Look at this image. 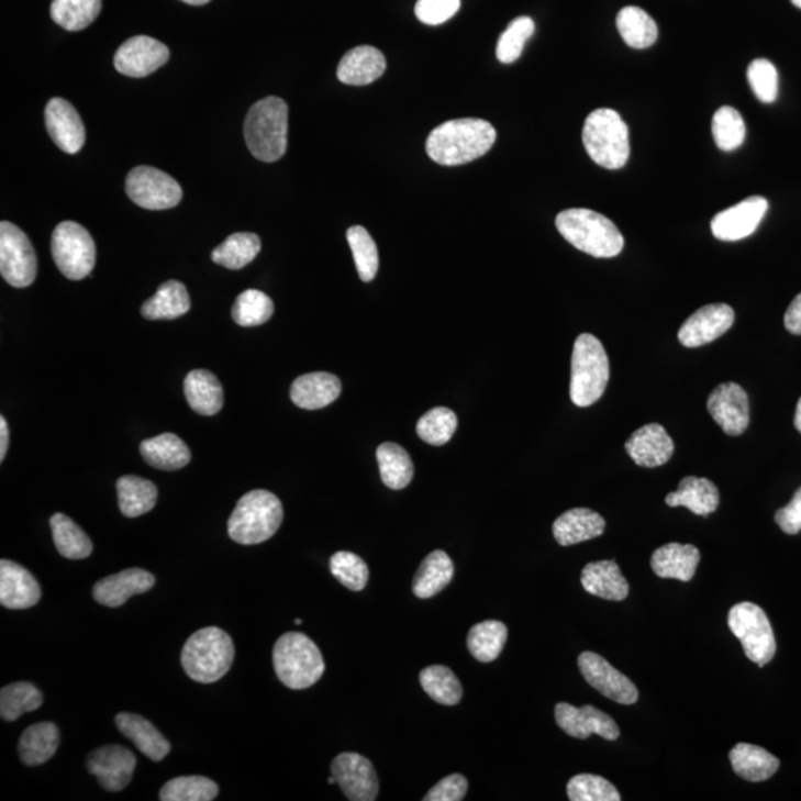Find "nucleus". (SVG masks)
I'll return each instance as SVG.
<instances>
[{"label":"nucleus","instance_id":"nucleus-1","mask_svg":"<svg viewBox=\"0 0 801 801\" xmlns=\"http://www.w3.org/2000/svg\"><path fill=\"white\" fill-rule=\"evenodd\" d=\"M496 130L482 119H455L436 126L426 140V154L436 164L456 167L481 158L493 147Z\"/></svg>","mask_w":801,"mask_h":801},{"label":"nucleus","instance_id":"nucleus-2","mask_svg":"<svg viewBox=\"0 0 801 801\" xmlns=\"http://www.w3.org/2000/svg\"><path fill=\"white\" fill-rule=\"evenodd\" d=\"M555 226L567 243L592 257H616L625 245L612 220L587 208L561 211L555 219Z\"/></svg>","mask_w":801,"mask_h":801},{"label":"nucleus","instance_id":"nucleus-3","mask_svg":"<svg viewBox=\"0 0 801 801\" xmlns=\"http://www.w3.org/2000/svg\"><path fill=\"white\" fill-rule=\"evenodd\" d=\"M245 142L254 158L275 163L288 146V105L278 97H266L248 110L244 124Z\"/></svg>","mask_w":801,"mask_h":801},{"label":"nucleus","instance_id":"nucleus-4","mask_svg":"<svg viewBox=\"0 0 801 801\" xmlns=\"http://www.w3.org/2000/svg\"><path fill=\"white\" fill-rule=\"evenodd\" d=\"M281 500L267 490H253L236 503L227 523L229 537L241 545L269 541L281 527Z\"/></svg>","mask_w":801,"mask_h":801},{"label":"nucleus","instance_id":"nucleus-5","mask_svg":"<svg viewBox=\"0 0 801 801\" xmlns=\"http://www.w3.org/2000/svg\"><path fill=\"white\" fill-rule=\"evenodd\" d=\"M235 659L231 635L218 626L197 631L186 642L181 665L192 680L210 685L226 676Z\"/></svg>","mask_w":801,"mask_h":801},{"label":"nucleus","instance_id":"nucleus-6","mask_svg":"<svg viewBox=\"0 0 801 801\" xmlns=\"http://www.w3.org/2000/svg\"><path fill=\"white\" fill-rule=\"evenodd\" d=\"M589 158L605 169H621L630 159V131L612 109L589 113L582 133Z\"/></svg>","mask_w":801,"mask_h":801},{"label":"nucleus","instance_id":"nucleus-7","mask_svg":"<svg viewBox=\"0 0 801 801\" xmlns=\"http://www.w3.org/2000/svg\"><path fill=\"white\" fill-rule=\"evenodd\" d=\"M609 377L610 364L604 346L592 334H580L571 356L570 398L574 404H596L608 388Z\"/></svg>","mask_w":801,"mask_h":801},{"label":"nucleus","instance_id":"nucleus-8","mask_svg":"<svg viewBox=\"0 0 801 801\" xmlns=\"http://www.w3.org/2000/svg\"><path fill=\"white\" fill-rule=\"evenodd\" d=\"M274 668L283 686L302 690L321 680L325 663L320 648L308 635L287 633L275 644Z\"/></svg>","mask_w":801,"mask_h":801},{"label":"nucleus","instance_id":"nucleus-9","mask_svg":"<svg viewBox=\"0 0 801 801\" xmlns=\"http://www.w3.org/2000/svg\"><path fill=\"white\" fill-rule=\"evenodd\" d=\"M728 628L739 638L745 655L758 667H765L777 653L774 630L760 605L739 603L733 605L727 618Z\"/></svg>","mask_w":801,"mask_h":801},{"label":"nucleus","instance_id":"nucleus-10","mask_svg":"<svg viewBox=\"0 0 801 801\" xmlns=\"http://www.w3.org/2000/svg\"><path fill=\"white\" fill-rule=\"evenodd\" d=\"M51 252L59 272L71 281H80L92 272L96 265V244L84 226L63 222L54 229Z\"/></svg>","mask_w":801,"mask_h":801},{"label":"nucleus","instance_id":"nucleus-11","mask_svg":"<svg viewBox=\"0 0 801 801\" xmlns=\"http://www.w3.org/2000/svg\"><path fill=\"white\" fill-rule=\"evenodd\" d=\"M0 274L16 288L32 286L37 275V257L32 243L10 222L0 223Z\"/></svg>","mask_w":801,"mask_h":801},{"label":"nucleus","instance_id":"nucleus-12","mask_svg":"<svg viewBox=\"0 0 801 801\" xmlns=\"http://www.w3.org/2000/svg\"><path fill=\"white\" fill-rule=\"evenodd\" d=\"M125 188L131 201L152 211L174 208L183 198V190L177 180L154 167L131 169Z\"/></svg>","mask_w":801,"mask_h":801},{"label":"nucleus","instance_id":"nucleus-13","mask_svg":"<svg viewBox=\"0 0 801 801\" xmlns=\"http://www.w3.org/2000/svg\"><path fill=\"white\" fill-rule=\"evenodd\" d=\"M578 664L588 685L599 690L605 698L622 703V705H633L637 702L638 690L634 682L619 672L603 656L593 652H583L580 653Z\"/></svg>","mask_w":801,"mask_h":801},{"label":"nucleus","instance_id":"nucleus-14","mask_svg":"<svg viewBox=\"0 0 801 801\" xmlns=\"http://www.w3.org/2000/svg\"><path fill=\"white\" fill-rule=\"evenodd\" d=\"M332 775L352 801H375L379 794L375 766L361 754H338L332 763Z\"/></svg>","mask_w":801,"mask_h":801},{"label":"nucleus","instance_id":"nucleus-15","mask_svg":"<svg viewBox=\"0 0 801 801\" xmlns=\"http://www.w3.org/2000/svg\"><path fill=\"white\" fill-rule=\"evenodd\" d=\"M137 767V760L129 748L122 745H105L89 753L87 769L99 779L105 791L118 792L129 787Z\"/></svg>","mask_w":801,"mask_h":801},{"label":"nucleus","instance_id":"nucleus-16","mask_svg":"<svg viewBox=\"0 0 801 801\" xmlns=\"http://www.w3.org/2000/svg\"><path fill=\"white\" fill-rule=\"evenodd\" d=\"M708 411L723 432L739 436L749 425V402L742 386L728 381L719 385L708 397Z\"/></svg>","mask_w":801,"mask_h":801},{"label":"nucleus","instance_id":"nucleus-17","mask_svg":"<svg viewBox=\"0 0 801 801\" xmlns=\"http://www.w3.org/2000/svg\"><path fill=\"white\" fill-rule=\"evenodd\" d=\"M169 49L163 42L148 36H135L124 42L114 55L119 74L130 78H144L168 62Z\"/></svg>","mask_w":801,"mask_h":801},{"label":"nucleus","instance_id":"nucleus-18","mask_svg":"<svg viewBox=\"0 0 801 801\" xmlns=\"http://www.w3.org/2000/svg\"><path fill=\"white\" fill-rule=\"evenodd\" d=\"M555 722L567 735L578 737V739L599 735L608 741H616L621 735L616 722L605 712L592 705L576 708L570 703H558L555 707Z\"/></svg>","mask_w":801,"mask_h":801},{"label":"nucleus","instance_id":"nucleus-19","mask_svg":"<svg viewBox=\"0 0 801 801\" xmlns=\"http://www.w3.org/2000/svg\"><path fill=\"white\" fill-rule=\"evenodd\" d=\"M769 202L761 197L745 199L736 205L727 208L712 219V235L720 241L733 243L744 237L752 236L760 226L763 218L767 213Z\"/></svg>","mask_w":801,"mask_h":801},{"label":"nucleus","instance_id":"nucleus-20","mask_svg":"<svg viewBox=\"0 0 801 801\" xmlns=\"http://www.w3.org/2000/svg\"><path fill=\"white\" fill-rule=\"evenodd\" d=\"M733 322H735V311L728 304H707L698 309L681 325L678 341L686 347L708 345L727 333Z\"/></svg>","mask_w":801,"mask_h":801},{"label":"nucleus","instance_id":"nucleus-21","mask_svg":"<svg viewBox=\"0 0 801 801\" xmlns=\"http://www.w3.org/2000/svg\"><path fill=\"white\" fill-rule=\"evenodd\" d=\"M45 124L51 140L66 154H78L85 144V126L74 105L65 99H53L46 104Z\"/></svg>","mask_w":801,"mask_h":801},{"label":"nucleus","instance_id":"nucleus-22","mask_svg":"<svg viewBox=\"0 0 801 801\" xmlns=\"http://www.w3.org/2000/svg\"><path fill=\"white\" fill-rule=\"evenodd\" d=\"M625 450L631 459L643 468H658L674 455V441L659 423H648L635 431L626 441Z\"/></svg>","mask_w":801,"mask_h":801},{"label":"nucleus","instance_id":"nucleus-23","mask_svg":"<svg viewBox=\"0 0 801 801\" xmlns=\"http://www.w3.org/2000/svg\"><path fill=\"white\" fill-rule=\"evenodd\" d=\"M42 591L35 576L10 559L0 561V603L3 608L23 610L40 603Z\"/></svg>","mask_w":801,"mask_h":801},{"label":"nucleus","instance_id":"nucleus-24","mask_svg":"<svg viewBox=\"0 0 801 801\" xmlns=\"http://www.w3.org/2000/svg\"><path fill=\"white\" fill-rule=\"evenodd\" d=\"M155 582V576L146 570L126 569L99 580L92 588V597L105 608H121L131 597L151 591Z\"/></svg>","mask_w":801,"mask_h":801},{"label":"nucleus","instance_id":"nucleus-25","mask_svg":"<svg viewBox=\"0 0 801 801\" xmlns=\"http://www.w3.org/2000/svg\"><path fill=\"white\" fill-rule=\"evenodd\" d=\"M342 383L332 372H309L297 377L290 389L291 401L303 410H320L341 397Z\"/></svg>","mask_w":801,"mask_h":801},{"label":"nucleus","instance_id":"nucleus-26","mask_svg":"<svg viewBox=\"0 0 801 801\" xmlns=\"http://www.w3.org/2000/svg\"><path fill=\"white\" fill-rule=\"evenodd\" d=\"M386 70V58L375 46H356L345 54L337 69V78L346 85L363 87L379 79Z\"/></svg>","mask_w":801,"mask_h":801},{"label":"nucleus","instance_id":"nucleus-27","mask_svg":"<svg viewBox=\"0 0 801 801\" xmlns=\"http://www.w3.org/2000/svg\"><path fill=\"white\" fill-rule=\"evenodd\" d=\"M604 530L603 516L588 508H575V510L564 512L553 525L555 541L561 546L596 539L604 533Z\"/></svg>","mask_w":801,"mask_h":801},{"label":"nucleus","instance_id":"nucleus-28","mask_svg":"<svg viewBox=\"0 0 801 801\" xmlns=\"http://www.w3.org/2000/svg\"><path fill=\"white\" fill-rule=\"evenodd\" d=\"M699 561H701V553L697 546L668 544L653 553L650 566L659 578L689 582L697 574Z\"/></svg>","mask_w":801,"mask_h":801},{"label":"nucleus","instance_id":"nucleus-29","mask_svg":"<svg viewBox=\"0 0 801 801\" xmlns=\"http://www.w3.org/2000/svg\"><path fill=\"white\" fill-rule=\"evenodd\" d=\"M114 723L125 737L134 742L135 747L154 761L164 760L171 752V744L142 715L121 712L114 719Z\"/></svg>","mask_w":801,"mask_h":801},{"label":"nucleus","instance_id":"nucleus-30","mask_svg":"<svg viewBox=\"0 0 801 801\" xmlns=\"http://www.w3.org/2000/svg\"><path fill=\"white\" fill-rule=\"evenodd\" d=\"M585 591L591 596L610 601H622L628 597V580L623 578L618 563L613 559L589 563L580 578Z\"/></svg>","mask_w":801,"mask_h":801},{"label":"nucleus","instance_id":"nucleus-31","mask_svg":"<svg viewBox=\"0 0 801 801\" xmlns=\"http://www.w3.org/2000/svg\"><path fill=\"white\" fill-rule=\"evenodd\" d=\"M668 507H686L693 514L707 516L717 511L720 493L714 482L707 478H682L678 490L669 493L665 499Z\"/></svg>","mask_w":801,"mask_h":801},{"label":"nucleus","instance_id":"nucleus-32","mask_svg":"<svg viewBox=\"0 0 801 801\" xmlns=\"http://www.w3.org/2000/svg\"><path fill=\"white\" fill-rule=\"evenodd\" d=\"M728 758L737 777L749 782L767 781L779 769L778 758L757 745L737 744L732 748Z\"/></svg>","mask_w":801,"mask_h":801},{"label":"nucleus","instance_id":"nucleus-33","mask_svg":"<svg viewBox=\"0 0 801 801\" xmlns=\"http://www.w3.org/2000/svg\"><path fill=\"white\" fill-rule=\"evenodd\" d=\"M185 393L194 413L214 415L223 409V388L211 371H190L185 379Z\"/></svg>","mask_w":801,"mask_h":801},{"label":"nucleus","instance_id":"nucleus-34","mask_svg":"<svg viewBox=\"0 0 801 801\" xmlns=\"http://www.w3.org/2000/svg\"><path fill=\"white\" fill-rule=\"evenodd\" d=\"M140 453L147 465L160 470H178L189 465L192 455L185 441L174 434H163L144 440Z\"/></svg>","mask_w":801,"mask_h":801},{"label":"nucleus","instance_id":"nucleus-35","mask_svg":"<svg viewBox=\"0 0 801 801\" xmlns=\"http://www.w3.org/2000/svg\"><path fill=\"white\" fill-rule=\"evenodd\" d=\"M455 576V564L444 550H434L423 559L413 580V592L419 599H431L443 591Z\"/></svg>","mask_w":801,"mask_h":801},{"label":"nucleus","instance_id":"nucleus-36","mask_svg":"<svg viewBox=\"0 0 801 801\" xmlns=\"http://www.w3.org/2000/svg\"><path fill=\"white\" fill-rule=\"evenodd\" d=\"M190 311V297L183 283L164 282L156 294L146 300L142 307V315L146 320H177Z\"/></svg>","mask_w":801,"mask_h":801},{"label":"nucleus","instance_id":"nucleus-37","mask_svg":"<svg viewBox=\"0 0 801 801\" xmlns=\"http://www.w3.org/2000/svg\"><path fill=\"white\" fill-rule=\"evenodd\" d=\"M59 731L54 723L33 724L25 728L19 742L21 760L27 766H40L51 760L57 753Z\"/></svg>","mask_w":801,"mask_h":801},{"label":"nucleus","instance_id":"nucleus-38","mask_svg":"<svg viewBox=\"0 0 801 801\" xmlns=\"http://www.w3.org/2000/svg\"><path fill=\"white\" fill-rule=\"evenodd\" d=\"M119 510L129 519H137L154 510L158 500V489L154 482L125 475L116 482Z\"/></svg>","mask_w":801,"mask_h":801},{"label":"nucleus","instance_id":"nucleus-39","mask_svg":"<svg viewBox=\"0 0 801 801\" xmlns=\"http://www.w3.org/2000/svg\"><path fill=\"white\" fill-rule=\"evenodd\" d=\"M381 481L392 490H402L414 477V465L409 453L396 443H385L377 448Z\"/></svg>","mask_w":801,"mask_h":801},{"label":"nucleus","instance_id":"nucleus-40","mask_svg":"<svg viewBox=\"0 0 801 801\" xmlns=\"http://www.w3.org/2000/svg\"><path fill=\"white\" fill-rule=\"evenodd\" d=\"M616 25L625 44L646 49L658 40V25L642 8L626 7L618 14Z\"/></svg>","mask_w":801,"mask_h":801},{"label":"nucleus","instance_id":"nucleus-41","mask_svg":"<svg viewBox=\"0 0 801 801\" xmlns=\"http://www.w3.org/2000/svg\"><path fill=\"white\" fill-rule=\"evenodd\" d=\"M508 639V628L499 621L477 623L469 630L468 650L478 663L489 664L498 659Z\"/></svg>","mask_w":801,"mask_h":801},{"label":"nucleus","instance_id":"nucleus-42","mask_svg":"<svg viewBox=\"0 0 801 801\" xmlns=\"http://www.w3.org/2000/svg\"><path fill=\"white\" fill-rule=\"evenodd\" d=\"M262 249L260 237L256 233H233L211 253L218 265L231 270H240L249 265Z\"/></svg>","mask_w":801,"mask_h":801},{"label":"nucleus","instance_id":"nucleus-43","mask_svg":"<svg viewBox=\"0 0 801 801\" xmlns=\"http://www.w3.org/2000/svg\"><path fill=\"white\" fill-rule=\"evenodd\" d=\"M53 539L58 553L65 558L84 559L92 554V542L87 533L65 514L51 516Z\"/></svg>","mask_w":801,"mask_h":801},{"label":"nucleus","instance_id":"nucleus-44","mask_svg":"<svg viewBox=\"0 0 801 801\" xmlns=\"http://www.w3.org/2000/svg\"><path fill=\"white\" fill-rule=\"evenodd\" d=\"M421 686L435 702L457 705L464 697L459 678L444 665H431L421 672Z\"/></svg>","mask_w":801,"mask_h":801},{"label":"nucleus","instance_id":"nucleus-45","mask_svg":"<svg viewBox=\"0 0 801 801\" xmlns=\"http://www.w3.org/2000/svg\"><path fill=\"white\" fill-rule=\"evenodd\" d=\"M101 0H53L51 16L69 32L87 29L99 16Z\"/></svg>","mask_w":801,"mask_h":801},{"label":"nucleus","instance_id":"nucleus-46","mask_svg":"<svg viewBox=\"0 0 801 801\" xmlns=\"http://www.w3.org/2000/svg\"><path fill=\"white\" fill-rule=\"evenodd\" d=\"M44 703L41 690L30 682H14L0 692V715L5 722H15L25 712L35 711Z\"/></svg>","mask_w":801,"mask_h":801},{"label":"nucleus","instance_id":"nucleus-47","mask_svg":"<svg viewBox=\"0 0 801 801\" xmlns=\"http://www.w3.org/2000/svg\"><path fill=\"white\" fill-rule=\"evenodd\" d=\"M274 311V302L269 296L258 290H247L236 297L232 307V318L237 325L257 326L269 321Z\"/></svg>","mask_w":801,"mask_h":801},{"label":"nucleus","instance_id":"nucleus-48","mask_svg":"<svg viewBox=\"0 0 801 801\" xmlns=\"http://www.w3.org/2000/svg\"><path fill=\"white\" fill-rule=\"evenodd\" d=\"M347 243L354 254L356 270L364 282H371L379 270V252L366 227L352 226L346 233Z\"/></svg>","mask_w":801,"mask_h":801},{"label":"nucleus","instance_id":"nucleus-49","mask_svg":"<svg viewBox=\"0 0 801 801\" xmlns=\"http://www.w3.org/2000/svg\"><path fill=\"white\" fill-rule=\"evenodd\" d=\"M219 796V786L205 777L174 778L163 787V801H211Z\"/></svg>","mask_w":801,"mask_h":801},{"label":"nucleus","instance_id":"nucleus-50","mask_svg":"<svg viewBox=\"0 0 801 801\" xmlns=\"http://www.w3.org/2000/svg\"><path fill=\"white\" fill-rule=\"evenodd\" d=\"M456 430L457 415L455 411L447 409V407H435V409L427 411L419 419L418 426H415L418 435L425 443L436 445V447L447 444L455 435Z\"/></svg>","mask_w":801,"mask_h":801},{"label":"nucleus","instance_id":"nucleus-51","mask_svg":"<svg viewBox=\"0 0 801 801\" xmlns=\"http://www.w3.org/2000/svg\"><path fill=\"white\" fill-rule=\"evenodd\" d=\"M712 134H714L715 144L719 148L724 152H732L745 142L747 126H745L744 118L736 109L724 105L712 118Z\"/></svg>","mask_w":801,"mask_h":801},{"label":"nucleus","instance_id":"nucleus-52","mask_svg":"<svg viewBox=\"0 0 801 801\" xmlns=\"http://www.w3.org/2000/svg\"><path fill=\"white\" fill-rule=\"evenodd\" d=\"M567 796L571 801H621L616 787L597 775H576L567 783Z\"/></svg>","mask_w":801,"mask_h":801},{"label":"nucleus","instance_id":"nucleus-53","mask_svg":"<svg viewBox=\"0 0 801 801\" xmlns=\"http://www.w3.org/2000/svg\"><path fill=\"white\" fill-rule=\"evenodd\" d=\"M330 571L342 585L351 591L359 592L367 587L368 571L367 563L358 555L341 550L330 558Z\"/></svg>","mask_w":801,"mask_h":801},{"label":"nucleus","instance_id":"nucleus-54","mask_svg":"<svg viewBox=\"0 0 801 801\" xmlns=\"http://www.w3.org/2000/svg\"><path fill=\"white\" fill-rule=\"evenodd\" d=\"M534 21L530 16H519L508 25L499 37L496 55L503 65H511L523 54L525 42L533 36Z\"/></svg>","mask_w":801,"mask_h":801},{"label":"nucleus","instance_id":"nucleus-55","mask_svg":"<svg viewBox=\"0 0 801 801\" xmlns=\"http://www.w3.org/2000/svg\"><path fill=\"white\" fill-rule=\"evenodd\" d=\"M749 87L763 103H774L778 97V71L765 58L754 59L747 71Z\"/></svg>","mask_w":801,"mask_h":801},{"label":"nucleus","instance_id":"nucleus-56","mask_svg":"<svg viewBox=\"0 0 801 801\" xmlns=\"http://www.w3.org/2000/svg\"><path fill=\"white\" fill-rule=\"evenodd\" d=\"M460 10V0H418L415 16L427 25L444 24Z\"/></svg>","mask_w":801,"mask_h":801},{"label":"nucleus","instance_id":"nucleus-57","mask_svg":"<svg viewBox=\"0 0 801 801\" xmlns=\"http://www.w3.org/2000/svg\"><path fill=\"white\" fill-rule=\"evenodd\" d=\"M468 792V779L460 774L441 779L431 788L423 800L425 801H461Z\"/></svg>","mask_w":801,"mask_h":801},{"label":"nucleus","instance_id":"nucleus-58","mask_svg":"<svg viewBox=\"0 0 801 801\" xmlns=\"http://www.w3.org/2000/svg\"><path fill=\"white\" fill-rule=\"evenodd\" d=\"M775 521L783 533L797 534L801 532V487L796 491L794 498L775 514Z\"/></svg>","mask_w":801,"mask_h":801},{"label":"nucleus","instance_id":"nucleus-59","mask_svg":"<svg viewBox=\"0 0 801 801\" xmlns=\"http://www.w3.org/2000/svg\"><path fill=\"white\" fill-rule=\"evenodd\" d=\"M786 329L797 336H801V292L792 300L786 313Z\"/></svg>","mask_w":801,"mask_h":801},{"label":"nucleus","instance_id":"nucleus-60","mask_svg":"<svg viewBox=\"0 0 801 801\" xmlns=\"http://www.w3.org/2000/svg\"><path fill=\"white\" fill-rule=\"evenodd\" d=\"M8 445H10V427H8L7 419L0 418V461L7 456Z\"/></svg>","mask_w":801,"mask_h":801},{"label":"nucleus","instance_id":"nucleus-61","mask_svg":"<svg viewBox=\"0 0 801 801\" xmlns=\"http://www.w3.org/2000/svg\"><path fill=\"white\" fill-rule=\"evenodd\" d=\"M794 426H796V430L799 431L801 434V398H800L799 404H797V409H796Z\"/></svg>","mask_w":801,"mask_h":801},{"label":"nucleus","instance_id":"nucleus-62","mask_svg":"<svg viewBox=\"0 0 801 801\" xmlns=\"http://www.w3.org/2000/svg\"><path fill=\"white\" fill-rule=\"evenodd\" d=\"M181 2L188 3V5L201 7L210 2V0H181Z\"/></svg>","mask_w":801,"mask_h":801},{"label":"nucleus","instance_id":"nucleus-63","mask_svg":"<svg viewBox=\"0 0 801 801\" xmlns=\"http://www.w3.org/2000/svg\"><path fill=\"white\" fill-rule=\"evenodd\" d=\"M791 2L794 3V5L797 8H800V10H801V0H791Z\"/></svg>","mask_w":801,"mask_h":801},{"label":"nucleus","instance_id":"nucleus-64","mask_svg":"<svg viewBox=\"0 0 801 801\" xmlns=\"http://www.w3.org/2000/svg\"><path fill=\"white\" fill-rule=\"evenodd\" d=\"M296 625H302V621H300V619H296Z\"/></svg>","mask_w":801,"mask_h":801}]
</instances>
